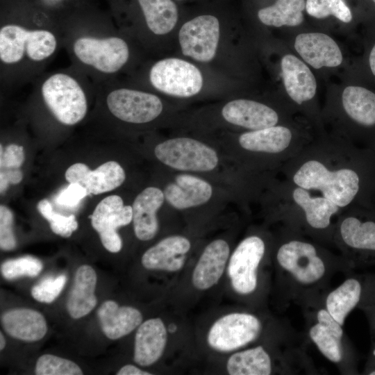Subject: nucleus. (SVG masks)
I'll return each instance as SVG.
<instances>
[{"instance_id":"7c9ffc66","label":"nucleus","mask_w":375,"mask_h":375,"mask_svg":"<svg viewBox=\"0 0 375 375\" xmlns=\"http://www.w3.org/2000/svg\"><path fill=\"white\" fill-rule=\"evenodd\" d=\"M226 369L231 375H269L272 360L262 346L233 353L228 358Z\"/></svg>"},{"instance_id":"ea45409f","label":"nucleus","mask_w":375,"mask_h":375,"mask_svg":"<svg viewBox=\"0 0 375 375\" xmlns=\"http://www.w3.org/2000/svg\"><path fill=\"white\" fill-rule=\"evenodd\" d=\"M361 308L367 313L371 328L375 338V303L362 306ZM367 374L375 375V342L372 356L369 360L366 370Z\"/></svg>"},{"instance_id":"7ed1b4c3","label":"nucleus","mask_w":375,"mask_h":375,"mask_svg":"<svg viewBox=\"0 0 375 375\" xmlns=\"http://www.w3.org/2000/svg\"><path fill=\"white\" fill-rule=\"evenodd\" d=\"M76 68L47 75L38 85L41 99L53 117L61 124L74 126L86 116L89 83Z\"/></svg>"},{"instance_id":"20e7f679","label":"nucleus","mask_w":375,"mask_h":375,"mask_svg":"<svg viewBox=\"0 0 375 375\" xmlns=\"http://www.w3.org/2000/svg\"><path fill=\"white\" fill-rule=\"evenodd\" d=\"M330 88L329 98L338 106L342 117L364 131L375 151V92L344 81Z\"/></svg>"},{"instance_id":"5701e85b","label":"nucleus","mask_w":375,"mask_h":375,"mask_svg":"<svg viewBox=\"0 0 375 375\" xmlns=\"http://www.w3.org/2000/svg\"><path fill=\"white\" fill-rule=\"evenodd\" d=\"M316 317L317 323L309 331L310 339L328 360L335 363L340 362L343 358L342 326L326 308L319 310Z\"/></svg>"},{"instance_id":"e433bc0d","label":"nucleus","mask_w":375,"mask_h":375,"mask_svg":"<svg viewBox=\"0 0 375 375\" xmlns=\"http://www.w3.org/2000/svg\"><path fill=\"white\" fill-rule=\"evenodd\" d=\"M13 214L6 206H0V247L10 251L16 247V239L13 233Z\"/></svg>"},{"instance_id":"2eb2a0df","label":"nucleus","mask_w":375,"mask_h":375,"mask_svg":"<svg viewBox=\"0 0 375 375\" xmlns=\"http://www.w3.org/2000/svg\"><path fill=\"white\" fill-rule=\"evenodd\" d=\"M133 221V208L124 206L118 195H110L102 199L91 216V224L99 233L103 246L112 253L119 252L122 241L117 230Z\"/></svg>"},{"instance_id":"f3484780","label":"nucleus","mask_w":375,"mask_h":375,"mask_svg":"<svg viewBox=\"0 0 375 375\" xmlns=\"http://www.w3.org/2000/svg\"><path fill=\"white\" fill-rule=\"evenodd\" d=\"M223 118L228 123L250 131L277 125L278 113L265 103L247 99L228 102L222 110Z\"/></svg>"},{"instance_id":"6ab92c4d","label":"nucleus","mask_w":375,"mask_h":375,"mask_svg":"<svg viewBox=\"0 0 375 375\" xmlns=\"http://www.w3.org/2000/svg\"><path fill=\"white\" fill-rule=\"evenodd\" d=\"M165 199L174 208L184 210L207 203L212 195V188L197 176L182 174L169 183L164 190Z\"/></svg>"},{"instance_id":"bb28decb","label":"nucleus","mask_w":375,"mask_h":375,"mask_svg":"<svg viewBox=\"0 0 375 375\" xmlns=\"http://www.w3.org/2000/svg\"><path fill=\"white\" fill-rule=\"evenodd\" d=\"M292 140V129L277 124L243 133L239 136L238 142L242 148L251 152L278 153L285 150Z\"/></svg>"},{"instance_id":"c03bdc74","label":"nucleus","mask_w":375,"mask_h":375,"mask_svg":"<svg viewBox=\"0 0 375 375\" xmlns=\"http://www.w3.org/2000/svg\"><path fill=\"white\" fill-rule=\"evenodd\" d=\"M6 346V340L5 338L2 334V333H0V349L3 350Z\"/></svg>"},{"instance_id":"2f4dec72","label":"nucleus","mask_w":375,"mask_h":375,"mask_svg":"<svg viewBox=\"0 0 375 375\" xmlns=\"http://www.w3.org/2000/svg\"><path fill=\"white\" fill-rule=\"evenodd\" d=\"M306 13L316 19L333 17L343 24H349L353 14L344 0H306Z\"/></svg>"},{"instance_id":"393cba45","label":"nucleus","mask_w":375,"mask_h":375,"mask_svg":"<svg viewBox=\"0 0 375 375\" xmlns=\"http://www.w3.org/2000/svg\"><path fill=\"white\" fill-rule=\"evenodd\" d=\"M4 331L11 337L26 342L42 339L47 326L44 316L30 308H15L4 312L1 317Z\"/></svg>"},{"instance_id":"c9c22d12","label":"nucleus","mask_w":375,"mask_h":375,"mask_svg":"<svg viewBox=\"0 0 375 375\" xmlns=\"http://www.w3.org/2000/svg\"><path fill=\"white\" fill-rule=\"evenodd\" d=\"M66 281L65 274L44 278L32 288L31 295L38 301L50 303L59 296Z\"/></svg>"},{"instance_id":"ddd939ff","label":"nucleus","mask_w":375,"mask_h":375,"mask_svg":"<svg viewBox=\"0 0 375 375\" xmlns=\"http://www.w3.org/2000/svg\"><path fill=\"white\" fill-rule=\"evenodd\" d=\"M265 253L262 238L251 235L244 238L233 252L228 275L233 289L240 294L253 292L258 285V268Z\"/></svg>"},{"instance_id":"9d476101","label":"nucleus","mask_w":375,"mask_h":375,"mask_svg":"<svg viewBox=\"0 0 375 375\" xmlns=\"http://www.w3.org/2000/svg\"><path fill=\"white\" fill-rule=\"evenodd\" d=\"M340 235L351 251V260L359 265H375V209H359L340 225Z\"/></svg>"},{"instance_id":"a211bd4d","label":"nucleus","mask_w":375,"mask_h":375,"mask_svg":"<svg viewBox=\"0 0 375 375\" xmlns=\"http://www.w3.org/2000/svg\"><path fill=\"white\" fill-rule=\"evenodd\" d=\"M190 248L191 243L187 238L169 236L148 249L141 262L147 269L177 272L183 267Z\"/></svg>"},{"instance_id":"aec40b11","label":"nucleus","mask_w":375,"mask_h":375,"mask_svg":"<svg viewBox=\"0 0 375 375\" xmlns=\"http://www.w3.org/2000/svg\"><path fill=\"white\" fill-rule=\"evenodd\" d=\"M164 192L156 187H148L135 197L133 205L134 233L138 239H152L158 230L156 213L165 200Z\"/></svg>"},{"instance_id":"9b49d317","label":"nucleus","mask_w":375,"mask_h":375,"mask_svg":"<svg viewBox=\"0 0 375 375\" xmlns=\"http://www.w3.org/2000/svg\"><path fill=\"white\" fill-rule=\"evenodd\" d=\"M262 325L255 315L247 312H232L218 319L210 327L207 341L219 351L240 349L255 340Z\"/></svg>"},{"instance_id":"4468645a","label":"nucleus","mask_w":375,"mask_h":375,"mask_svg":"<svg viewBox=\"0 0 375 375\" xmlns=\"http://www.w3.org/2000/svg\"><path fill=\"white\" fill-rule=\"evenodd\" d=\"M219 40V22L217 17L203 15L185 22L181 28L178 40L182 53L199 62H209L216 54Z\"/></svg>"},{"instance_id":"473e14b6","label":"nucleus","mask_w":375,"mask_h":375,"mask_svg":"<svg viewBox=\"0 0 375 375\" xmlns=\"http://www.w3.org/2000/svg\"><path fill=\"white\" fill-rule=\"evenodd\" d=\"M38 210L50 224L51 231L63 238H69L78 228V222L74 215H62L53 211L51 203L46 199L37 204Z\"/></svg>"},{"instance_id":"72a5a7b5","label":"nucleus","mask_w":375,"mask_h":375,"mask_svg":"<svg viewBox=\"0 0 375 375\" xmlns=\"http://www.w3.org/2000/svg\"><path fill=\"white\" fill-rule=\"evenodd\" d=\"M37 375H82L80 367L72 360L51 354H44L37 360Z\"/></svg>"},{"instance_id":"cd10ccee","label":"nucleus","mask_w":375,"mask_h":375,"mask_svg":"<svg viewBox=\"0 0 375 375\" xmlns=\"http://www.w3.org/2000/svg\"><path fill=\"white\" fill-rule=\"evenodd\" d=\"M305 0H276L258 11L259 21L267 26L298 28L305 21Z\"/></svg>"},{"instance_id":"c85d7f7f","label":"nucleus","mask_w":375,"mask_h":375,"mask_svg":"<svg viewBox=\"0 0 375 375\" xmlns=\"http://www.w3.org/2000/svg\"><path fill=\"white\" fill-rule=\"evenodd\" d=\"M292 198L304 212L308 225L315 229L328 227L332 216L340 208L324 196H312L309 190L299 187L293 190Z\"/></svg>"},{"instance_id":"a18cd8bd","label":"nucleus","mask_w":375,"mask_h":375,"mask_svg":"<svg viewBox=\"0 0 375 375\" xmlns=\"http://www.w3.org/2000/svg\"><path fill=\"white\" fill-rule=\"evenodd\" d=\"M375 3V0H372Z\"/></svg>"},{"instance_id":"6e6552de","label":"nucleus","mask_w":375,"mask_h":375,"mask_svg":"<svg viewBox=\"0 0 375 375\" xmlns=\"http://www.w3.org/2000/svg\"><path fill=\"white\" fill-rule=\"evenodd\" d=\"M106 88V105L110 113L124 122L142 124L156 119L162 112L160 98L151 93L130 89Z\"/></svg>"},{"instance_id":"f8f14e48","label":"nucleus","mask_w":375,"mask_h":375,"mask_svg":"<svg viewBox=\"0 0 375 375\" xmlns=\"http://www.w3.org/2000/svg\"><path fill=\"white\" fill-rule=\"evenodd\" d=\"M278 69L288 101L303 106L315 99L318 88L315 73L289 47L280 56Z\"/></svg>"},{"instance_id":"f704fd0d","label":"nucleus","mask_w":375,"mask_h":375,"mask_svg":"<svg viewBox=\"0 0 375 375\" xmlns=\"http://www.w3.org/2000/svg\"><path fill=\"white\" fill-rule=\"evenodd\" d=\"M42 263L32 256H23L5 261L1 267L3 276L8 280L22 276L35 277L42 270Z\"/></svg>"},{"instance_id":"79ce46f5","label":"nucleus","mask_w":375,"mask_h":375,"mask_svg":"<svg viewBox=\"0 0 375 375\" xmlns=\"http://www.w3.org/2000/svg\"><path fill=\"white\" fill-rule=\"evenodd\" d=\"M117 375H151V373L143 371L133 365L123 366L117 373Z\"/></svg>"},{"instance_id":"0eeeda50","label":"nucleus","mask_w":375,"mask_h":375,"mask_svg":"<svg viewBox=\"0 0 375 375\" xmlns=\"http://www.w3.org/2000/svg\"><path fill=\"white\" fill-rule=\"evenodd\" d=\"M149 78L158 91L178 97L194 96L203 86L200 70L192 63L175 58H165L153 64Z\"/></svg>"},{"instance_id":"f257e3e1","label":"nucleus","mask_w":375,"mask_h":375,"mask_svg":"<svg viewBox=\"0 0 375 375\" xmlns=\"http://www.w3.org/2000/svg\"><path fill=\"white\" fill-rule=\"evenodd\" d=\"M55 31L12 23L2 25L0 63L3 80L21 81L42 68L58 49L59 38Z\"/></svg>"},{"instance_id":"423d86ee","label":"nucleus","mask_w":375,"mask_h":375,"mask_svg":"<svg viewBox=\"0 0 375 375\" xmlns=\"http://www.w3.org/2000/svg\"><path fill=\"white\" fill-rule=\"evenodd\" d=\"M288 47L315 72L338 69L344 65V53L338 42L322 30L291 31Z\"/></svg>"},{"instance_id":"39448f33","label":"nucleus","mask_w":375,"mask_h":375,"mask_svg":"<svg viewBox=\"0 0 375 375\" xmlns=\"http://www.w3.org/2000/svg\"><path fill=\"white\" fill-rule=\"evenodd\" d=\"M156 158L167 167L180 171L210 172L219 163L215 149L197 140L179 137L157 144Z\"/></svg>"},{"instance_id":"1a4fd4ad","label":"nucleus","mask_w":375,"mask_h":375,"mask_svg":"<svg viewBox=\"0 0 375 375\" xmlns=\"http://www.w3.org/2000/svg\"><path fill=\"white\" fill-rule=\"evenodd\" d=\"M278 265L303 286L319 283L326 274V265L317 248L308 242L293 240L278 249Z\"/></svg>"},{"instance_id":"b1692460","label":"nucleus","mask_w":375,"mask_h":375,"mask_svg":"<svg viewBox=\"0 0 375 375\" xmlns=\"http://www.w3.org/2000/svg\"><path fill=\"white\" fill-rule=\"evenodd\" d=\"M97 315L102 331L110 340H117L129 334L142 321V315L138 309L119 306L112 300L101 304Z\"/></svg>"},{"instance_id":"a878e982","label":"nucleus","mask_w":375,"mask_h":375,"mask_svg":"<svg viewBox=\"0 0 375 375\" xmlns=\"http://www.w3.org/2000/svg\"><path fill=\"white\" fill-rule=\"evenodd\" d=\"M96 285L97 274L94 269L88 265L80 266L76 272L74 285L67 301V309L72 318H81L96 306Z\"/></svg>"},{"instance_id":"412c9836","label":"nucleus","mask_w":375,"mask_h":375,"mask_svg":"<svg viewBox=\"0 0 375 375\" xmlns=\"http://www.w3.org/2000/svg\"><path fill=\"white\" fill-rule=\"evenodd\" d=\"M229 253V245L224 240L217 239L208 244L194 269L193 285L203 290L217 284L224 273Z\"/></svg>"},{"instance_id":"dca6fc26","label":"nucleus","mask_w":375,"mask_h":375,"mask_svg":"<svg viewBox=\"0 0 375 375\" xmlns=\"http://www.w3.org/2000/svg\"><path fill=\"white\" fill-rule=\"evenodd\" d=\"M65 179L83 186L89 195L100 194L119 187L125 181L126 174L116 161L110 160L101 165L94 170L81 162L71 165L65 174Z\"/></svg>"},{"instance_id":"58836bf2","label":"nucleus","mask_w":375,"mask_h":375,"mask_svg":"<svg viewBox=\"0 0 375 375\" xmlns=\"http://www.w3.org/2000/svg\"><path fill=\"white\" fill-rule=\"evenodd\" d=\"M24 161V151L22 146L10 144L3 149L1 144V169H18Z\"/></svg>"},{"instance_id":"4c0bfd02","label":"nucleus","mask_w":375,"mask_h":375,"mask_svg":"<svg viewBox=\"0 0 375 375\" xmlns=\"http://www.w3.org/2000/svg\"><path fill=\"white\" fill-rule=\"evenodd\" d=\"M89 195L86 189L76 183H71L56 197V202L65 208H75L81 201Z\"/></svg>"},{"instance_id":"4be33fe9","label":"nucleus","mask_w":375,"mask_h":375,"mask_svg":"<svg viewBox=\"0 0 375 375\" xmlns=\"http://www.w3.org/2000/svg\"><path fill=\"white\" fill-rule=\"evenodd\" d=\"M167 340V329L161 319L141 323L135 335L134 361L140 366L153 365L162 356Z\"/></svg>"},{"instance_id":"f03ea898","label":"nucleus","mask_w":375,"mask_h":375,"mask_svg":"<svg viewBox=\"0 0 375 375\" xmlns=\"http://www.w3.org/2000/svg\"><path fill=\"white\" fill-rule=\"evenodd\" d=\"M64 42L75 68L99 84L119 72L130 58V49L109 30H63Z\"/></svg>"},{"instance_id":"a19ab883","label":"nucleus","mask_w":375,"mask_h":375,"mask_svg":"<svg viewBox=\"0 0 375 375\" xmlns=\"http://www.w3.org/2000/svg\"><path fill=\"white\" fill-rule=\"evenodd\" d=\"M23 178L22 173L15 169H10L8 171H1L0 181H1V193L3 192L8 188L10 183H19Z\"/></svg>"},{"instance_id":"37998d69","label":"nucleus","mask_w":375,"mask_h":375,"mask_svg":"<svg viewBox=\"0 0 375 375\" xmlns=\"http://www.w3.org/2000/svg\"><path fill=\"white\" fill-rule=\"evenodd\" d=\"M368 65L372 75L375 76V43L369 53Z\"/></svg>"},{"instance_id":"c756f323","label":"nucleus","mask_w":375,"mask_h":375,"mask_svg":"<svg viewBox=\"0 0 375 375\" xmlns=\"http://www.w3.org/2000/svg\"><path fill=\"white\" fill-rule=\"evenodd\" d=\"M149 30L156 35L169 33L176 24L178 10L172 0H138Z\"/></svg>"}]
</instances>
